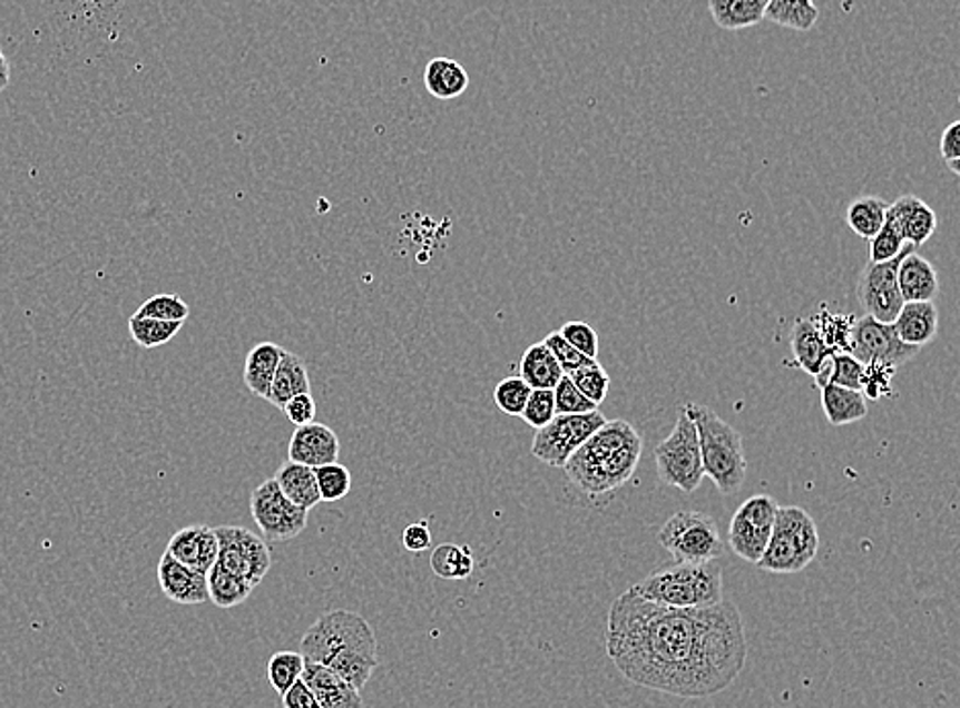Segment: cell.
Returning a JSON list of instances; mask_svg holds the SVG:
<instances>
[{"mask_svg": "<svg viewBox=\"0 0 960 708\" xmlns=\"http://www.w3.org/2000/svg\"><path fill=\"white\" fill-rule=\"evenodd\" d=\"M607 656L635 686L707 698L729 688L746 666L744 620L725 598L711 607L674 608L629 588L608 610Z\"/></svg>", "mask_w": 960, "mask_h": 708, "instance_id": "1", "label": "cell"}, {"mask_svg": "<svg viewBox=\"0 0 960 708\" xmlns=\"http://www.w3.org/2000/svg\"><path fill=\"white\" fill-rule=\"evenodd\" d=\"M302 656L336 671L354 688H365L380 666L378 637L369 620L351 610H332L305 631Z\"/></svg>", "mask_w": 960, "mask_h": 708, "instance_id": "2", "label": "cell"}, {"mask_svg": "<svg viewBox=\"0 0 960 708\" xmlns=\"http://www.w3.org/2000/svg\"><path fill=\"white\" fill-rule=\"evenodd\" d=\"M641 451L644 441L627 420H607L569 456L564 471L581 493L598 498L631 480Z\"/></svg>", "mask_w": 960, "mask_h": 708, "instance_id": "3", "label": "cell"}, {"mask_svg": "<svg viewBox=\"0 0 960 708\" xmlns=\"http://www.w3.org/2000/svg\"><path fill=\"white\" fill-rule=\"evenodd\" d=\"M683 407L695 422L703 473L723 495H735L744 488L747 475L742 434L707 405L686 404Z\"/></svg>", "mask_w": 960, "mask_h": 708, "instance_id": "4", "label": "cell"}, {"mask_svg": "<svg viewBox=\"0 0 960 708\" xmlns=\"http://www.w3.org/2000/svg\"><path fill=\"white\" fill-rule=\"evenodd\" d=\"M639 594L674 608H701L723 600V570L717 561L676 563L633 586Z\"/></svg>", "mask_w": 960, "mask_h": 708, "instance_id": "5", "label": "cell"}, {"mask_svg": "<svg viewBox=\"0 0 960 708\" xmlns=\"http://www.w3.org/2000/svg\"><path fill=\"white\" fill-rule=\"evenodd\" d=\"M817 551L820 532L807 510L778 507L771 541L756 566L771 573H799L817 557Z\"/></svg>", "mask_w": 960, "mask_h": 708, "instance_id": "6", "label": "cell"}, {"mask_svg": "<svg viewBox=\"0 0 960 708\" xmlns=\"http://www.w3.org/2000/svg\"><path fill=\"white\" fill-rule=\"evenodd\" d=\"M659 544L676 563H707L723 555L719 527L713 517L695 510H683L666 520L657 534Z\"/></svg>", "mask_w": 960, "mask_h": 708, "instance_id": "7", "label": "cell"}, {"mask_svg": "<svg viewBox=\"0 0 960 708\" xmlns=\"http://www.w3.org/2000/svg\"><path fill=\"white\" fill-rule=\"evenodd\" d=\"M656 468L662 483L678 488L684 493L696 492L705 478L695 422L684 412V407L678 410V420L670 434L657 444Z\"/></svg>", "mask_w": 960, "mask_h": 708, "instance_id": "8", "label": "cell"}, {"mask_svg": "<svg viewBox=\"0 0 960 708\" xmlns=\"http://www.w3.org/2000/svg\"><path fill=\"white\" fill-rule=\"evenodd\" d=\"M607 422L600 410L588 414H556L532 439L531 453L549 468L564 469L569 456Z\"/></svg>", "mask_w": 960, "mask_h": 708, "instance_id": "9", "label": "cell"}, {"mask_svg": "<svg viewBox=\"0 0 960 708\" xmlns=\"http://www.w3.org/2000/svg\"><path fill=\"white\" fill-rule=\"evenodd\" d=\"M251 512L266 543H285L300 537L310 519V512L290 502L273 478L251 493Z\"/></svg>", "mask_w": 960, "mask_h": 708, "instance_id": "10", "label": "cell"}, {"mask_svg": "<svg viewBox=\"0 0 960 708\" xmlns=\"http://www.w3.org/2000/svg\"><path fill=\"white\" fill-rule=\"evenodd\" d=\"M217 563L256 588L273 566L268 543L244 527H217Z\"/></svg>", "mask_w": 960, "mask_h": 708, "instance_id": "11", "label": "cell"}, {"mask_svg": "<svg viewBox=\"0 0 960 708\" xmlns=\"http://www.w3.org/2000/svg\"><path fill=\"white\" fill-rule=\"evenodd\" d=\"M920 351L922 348L901 341L893 324L876 322L871 316L859 317L852 324L848 353L856 356L862 365H889L898 368L910 363Z\"/></svg>", "mask_w": 960, "mask_h": 708, "instance_id": "12", "label": "cell"}, {"mask_svg": "<svg viewBox=\"0 0 960 708\" xmlns=\"http://www.w3.org/2000/svg\"><path fill=\"white\" fill-rule=\"evenodd\" d=\"M778 507L781 504L772 495L758 493L747 498L746 502L735 510L729 524V547L735 555L750 563H758L771 541Z\"/></svg>", "mask_w": 960, "mask_h": 708, "instance_id": "13", "label": "cell"}, {"mask_svg": "<svg viewBox=\"0 0 960 708\" xmlns=\"http://www.w3.org/2000/svg\"><path fill=\"white\" fill-rule=\"evenodd\" d=\"M911 250H915V246H911L908 242L905 248L895 258H891L886 263H869L862 268L859 285H856V295H859L860 305L864 307L866 316L874 317L876 322H883V324H893L901 305L905 304L901 293H899V263Z\"/></svg>", "mask_w": 960, "mask_h": 708, "instance_id": "14", "label": "cell"}, {"mask_svg": "<svg viewBox=\"0 0 960 708\" xmlns=\"http://www.w3.org/2000/svg\"><path fill=\"white\" fill-rule=\"evenodd\" d=\"M339 456H341V441H339V434L330 426L320 424L316 420L304 426H295L290 441V461L316 469L336 463Z\"/></svg>", "mask_w": 960, "mask_h": 708, "instance_id": "15", "label": "cell"}, {"mask_svg": "<svg viewBox=\"0 0 960 708\" xmlns=\"http://www.w3.org/2000/svg\"><path fill=\"white\" fill-rule=\"evenodd\" d=\"M217 551H219V544H217L215 529L205 524H193L180 529L166 544L168 555L175 557L178 563L205 576L217 563Z\"/></svg>", "mask_w": 960, "mask_h": 708, "instance_id": "16", "label": "cell"}, {"mask_svg": "<svg viewBox=\"0 0 960 708\" xmlns=\"http://www.w3.org/2000/svg\"><path fill=\"white\" fill-rule=\"evenodd\" d=\"M158 583L163 594L177 604H203L209 600L207 576L178 563L166 551L158 561Z\"/></svg>", "mask_w": 960, "mask_h": 708, "instance_id": "17", "label": "cell"}, {"mask_svg": "<svg viewBox=\"0 0 960 708\" xmlns=\"http://www.w3.org/2000/svg\"><path fill=\"white\" fill-rule=\"evenodd\" d=\"M302 680L310 686L322 708H363L361 690L322 663L305 659Z\"/></svg>", "mask_w": 960, "mask_h": 708, "instance_id": "18", "label": "cell"}, {"mask_svg": "<svg viewBox=\"0 0 960 708\" xmlns=\"http://www.w3.org/2000/svg\"><path fill=\"white\" fill-rule=\"evenodd\" d=\"M886 214L895 219L905 242H910L915 248L930 240L938 228L934 209L915 195L899 197L898 201L889 205Z\"/></svg>", "mask_w": 960, "mask_h": 708, "instance_id": "19", "label": "cell"}, {"mask_svg": "<svg viewBox=\"0 0 960 708\" xmlns=\"http://www.w3.org/2000/svg\"><path fill=\"white\" fill-rule=\"evenodd\" d=\"M898 285L903 302H934L940 292L934 265L915 250L905 254L899 263Z\"/></svg>", "mask_w": 960, "mask_h": 708, "instance_id": "20", "label": "cell"}, {"mask_svg": "<svg viewBox=\"0 0 960 708\" xmlns=\"http://www.w3.org/2000/svg\"><path fill=\"white\" fill-rule=\"evenodd\" d=\"M938 326L940 316L934 302H905L901 305L898 317L893 319V328L899 338L915 348H923L925 344L934 341Z\"/></svg>", "mask_w": 960, "mask_h": 708, "instance_id": "21", "label": "cell"}, {"mask_svg": "<svg viewBox=\"0 0 960 708\" xmlns=\"http://www.w3.org/2000/svg\"><path fill=\"white\" fill-rule=\"evenodd\" d=\"M310 392H312V380H310L304 358H300L297 354L290 353V351H283L275 377L271 383V390L266 395V402L275 405L278 410H283V405L287 404L291 397Z\"/></svg>", "mask_w": 960, "mask_h": 708, "instance_id": "22", "label": "cell"}, {"mask_svg": "<svg viewBox=\"0 0 960 708\" xmlns=\"http://www.w3.org/2000/svg\"><path fill=\"white\" fill-rule=\"evenodd\" d=\"M273 480L277 481L278 490L283 495L305 512L314 510L322 502L317 490L316 471L312 468L287 461L277 469Z\"/></svg>", "mask_w": 960, "mask_h": 708, "instance_id": "23", "label": "cell"}, {"mask_svg": "<svg viewBox=\"0 0 960 708\" xmlns=\"http://www.w3.org/2000/svg\"><path fill=\"white\" fill-rule=\"evenodd\" d=\"M791 351L795 356V363L803 368L807 375L815 377L822 371L823 363L834 353L815 328L811 319H796L793 332H791Z\"/></svg>", "mask_w": 960, "mask_h": 708, "instance_id": "24", "label": "cell"}, {"mask_svg": "<svg viewBox=\"0 0 960 708\" xmlns=\"http://www.w3.org/2000/svg\"><path fill=\"white\" fill-rule=\"evenodd\" d=\"M283 346H278L277 342H261L246 354V363H244V383L248 387V392L266 400L271 383L275 377Z\"/></svg>", "mask_w": 960, "mask_h": 708, "instance_id": "25", "label": "cell"}, {"mask_svg": "<svg viewBox=\"0 0 960 708\" xmlns=\"http://www.w3.org/2000/svg\"><path fill=\"white\" fill-rule=\"evenodd\" d=\"M823 414L832 426L854 424L869 414V400L859 390H848L834 383L822 387Z\"/></svg>", "mask_w": 960, "mask_h": 708, "instance_id": "26", "label": "cell"}, {"mask_svg": "<svg viewBox=\"0 0 960 708\" xmlns=\"http://www.w3.org/2000/svg\"><path fill=\"white\" fill-rule=\"evenodd\" d=\"M424 87L434 99L451 101L468 90V70L451 58H432L424 68Z\"/></svg>", "mask_w": 960, "mask_h": 708, "instance_id": "27", "label": "cell"}, {"mask_svg": "<svg viewBox=\"0 0 960 708\" xmlns=\"http://www.w3.org/2000/svg\"><path fill=\"white\" fill-rule=\"evenodd\" d=\"M771 0H708L713 21L725 31H742L764 21Z\"/></svg>", "mask_w": 960, "mask_h": 708, "instance_id": "28", "label": "cell"}, {"mask_svg": "<svg viewBox=\"0 0 960 708\" xmlns=\"http://www.w3.org/2000/svg\"><path fill=\"white\" fill-rule=\"evenodd\" d=\"M566 373L559 367L556 356L547 348L545 342H537L529 346L522 358H520V380L525 381L531 390H554L557 381Z\"/></svg>", "mask_w": 960, "mask_h": 708, "instance_id": "29", "label": "cell"}, {"mask_svg": "<svg viewBox=\"0 0 960 708\" xmlns=\"http://www.w3.org/2000/svg\"><path fill=\"white\" fill-rule=\"evenodd\" d=\"M764 19L784 29L811 31L820 21V9L813 0H771Z\"/></svg>", "mask_w": 960, "mask_h": 708, "instance_id": "30", "label": "cell"}, {"mask_svg": "<svg viewBox=\"0 0 960 708\" xmlns=\"http://www.w3.org/2000/svg\"><path fill=\"white\" fill-rule=\"evenodd\" d=\"M430 570L441 580L461 582L476 570V559L468 544L442 543L430 555Z\"/></svg>", "mask_w": 960, "mask_h": 708, "instance_id": "31", "label": "cell"}, {"mask_svg": "<svg viewBox=\"0 0 960 708\" xmlns=\"http://www.w3.org/2000/svg\"><path fill=\"white\" fill-rule=\"evenodd\" d=\"M886 209H889V203L883 201L881 197H872V195L856 197L846 207L848 228L862 240H871L876 236V232L883 228Z\"/></svg>", "mask_w": 960, "mask_h": 708, "instance_id": "32", "label": "cell"}, {"mask_svg": "<svg viewBox=\"0 0 960 708\" xmlns=\"http://www.w3.org/2000/svg\"><path fill=\"white\" fill-rule=\"evenodd\" d=\"M253 590L251 583L244 582L219 563H215L214 568L207 571V594L209 602H214L217 608L241 607L242 602H246L248 596L253 594Z\"/></svg>", "mask_w": 960, "mask_h": 708, "instance_id": "33", "label": "cell"}, {"mask_svg": "<svg viewBox=\"0 0 960 708\" xmlns=\"http://www.w3.org/2000/svg\"><path fill=\"white\" fill-rule=\"evenodd\" d=\"M862 380H864V365L850 353L830 354V358L823 363L822 371L815 375L817 387L834 383L840 387L859 390V392L862 390Z\"/></svg>", "mask_w": 960, "mask_h": 708, "instance_id": "34", "label": "cell"}, {"mask_svg": "<svg viewBox=\"0 0 960 708\" xmlns=\"http://www.w3.org/2000/svg\"><path fill=\"white\" fill-rule=\"evenodd\" d=\"M185 322H166L154 317H129V334L141 348H158L177 336Z\"/></svg>", "mask_w": 960, "mask_h": 708, "instance_id": "35", "label": "cell"}, {"mask_svg": "<svg viewBox=\"0 0 960 708\" xmlns=\"http://www.w3.org/2000/svg\"><path fill=\"white\" fill-rule=\"evenodd\" d=\"M305 658L300 651H277L266 661V678L278 696L285 695L302 678Z\"/></svg>", "mask_w": 960, "mask_h": 708, "instance_id": "36", "label": "cell"}, {"mask_svg": "<svg viewBox=\"0 0 960 708\" xmlns=\"http://www.w3.org/2000/svg\"><path fill=\"white\" fill-rule=\"evenodd\" d=\"M314 471H316L317 490L322 502H339L351 492L353 475L349 468H344L339 461L316 468Z\"/></svg>", "mask_w": 960, "mask_h": 708, "instance_id": "37", "label": "cell"}, {"mask_svg": "<svg viewBox=\"0 0 960 708\" xmlns=\"http://www.w3.org/2000/svg\"><path fill=\"white\" fill-rule=\"evenodd\" d=\"M134 316L154 317L166 322H185L189 317V305L177 293H160L139 305Z\"/></svg>", "mask_w": 960, "mask_h": 708, "instance_id": "38", "label": "cell"}, {"mask_svg": "<svg viewBox=\"0 0 960 708\" xmlns=\"http://www.w3.org/2000/svg\"><path fill=\"white\" fill-rule=\"evenodd\" d=\"M568 377L584 393V397H588L592 404L600 405L607 400L610 377L598 361L588 367H581L569 373Z\"/></svg>", "mask_w": 960, "mask_h": 708, "instance_id": "39", "label": "cell"}, {"mask_svg": "<svg viewBox=\"0 0 960 708\" xmlns=\"http://www.w3.org/2000/svg\"><path fill=\"white\" fill-rule=\"evenodd\" d=\"M869 242H871V263H886L895 258L908 244L895 219L889 214L884 217L883 228L879 229L876 236Z\"/></svg>", "mask_w": 960, "mask_h": 708, "instance_id": "40", "label": "cell"}, {"mask_svg": "<svg viewBox=\"0 0 960 708\" xmlns=\"http://www.w3.org/2000/svg\"><path fill=\"white\" fill-rule=\"evenodd\" d=\"M529 395H531V387L525 381L520 377H506L496 385L493 402L508 416H520Z\"/></svg>", "mask_w": 960, "mask_h": 708, "instance_id": "41", "label": "cell"}, {"mask_svg": "<svg viewBox=\"0 0 960 708\" xmlns=\"http://www.w3.org/2000/svg\"><path fill=\"white\" fill-rule=\"evenodd\" d=\"M823 322L811 319L815 324V328L820 330L825 344L834 351V353H848V344H850V332L854 317L837 316V314H827L822 309Z\"/></svg>", "mask_w": 960, "mask_h": 708, "instance_id": "42", "label": "cell"}, {"mask_svg": "<svg viewBox=\"0 0 960 708\" xmlns=\"http://www.w3.org/2000/svg\"><path fill=\"white\" fill-rule=\"evenodd\" d=\"M554 400H556V414H588L598 410V405L592 404L588 397H584V393L571 383L568 375L557 381L554 387Z\"/></svg>", "mask_w": 960, "mask_h": 708, "instance_id": "43", "label": "cell"}, {"mask_svg": "<svg viewBox=\"0 0 960 708\" xmlns=\"http://www.w3.org/2000/svg\"><path fill=\"white\" fill-rule=\"evenodd\" d=\"M556 416V400H554V390H531V395L527 400V405L522 410L520 417L535 429H543L545 424H549Z\"/></svg>", "mask_w": 960, "mask_h": 708, "instance_id": "44", "label": "cell"}, {"mask_svg": "<svg viewBox=\"0 0 960 708\" xmlns=\"http://www.w3.org/2000/svg\"><path fill=\"white\" fill-rule=\"evenodd\" d=\"M559 334L578 351V353L598 361V351H600V338L596 334V330L586 324V322H568L564 324Z\"/></svg>", "mask_w": 960, "mask_h": 708, "instance_id": "45", "label": "cell"}, {"mask_svg": "<svg viewBox=\"0 0 960 708\" xmlns=\"http://www.w3.org/2000/svg\"><path fill=\"white\" fill-rule=\"evenodd\" d=\"M545 344H547V348L551 351V354L556 356L557 363H559V367L561 371L569 375V373H574V371H578L581 367H588V365H592L596 361L592 358H588V356H584V354L578 353L571 344H569L559 332H551L549 336H545Z\"/></svg>", "mask_w": 960, "mask_h": 708, "instance_id": "46", "label": "cell"}, {"mask_svg": "<svg viewBox=\"0 0 960 708\" xmlns=\"http://www.w3.org/2000/svg\"><path fill=\"white\" fill-rule=\"evenodd\" d=\"M895 375V368L889 365H864V380H862V395L866 400H881L886 393H891V377Z\"/></svg>", "mask_w": 960, "mask_h": 708, "instance_id": "47", "label": "cell"}, {"mask_svg": "<svg viewBox=\"0 0 960 708\" xmlns=\"http://www.w3.org/2000/svg\"><path fill=\"white\" fill-rule=\"evenodd\" d=\"M281 412H285L291 424L304 426V424H310L316 420V400L312 397V393H300V395L291 397L290 402L283 405Z\"/></svg>", "mask_w": 960, "mask_h": 708, "instance_id": "48", "label": "cell"}, {"mask_svg": "<svg viewBox=\"0 0 960 708\" xmlns=\"http://www.w3.org/2000/svg\"><path fill=\"white\" fill-rule=\"evenodd\" d=\"M960 121H952L950 126L942 131V138H940V154H942V158H944V163H947L948 168H950V173L952 175H960Z\"/></svg>", "mask_w": 960, "mask_h": 708, "instance_id": "49", "label": "cell"}, {"mask_svg": "<svg viewBox=\"0 0 960 708\" xmlns=\"http://www.w3.org/2000/svg\"><path fill=\"white\" fill-rule=\"evenodd\" d=\"M402 543L410 553H422V551L430 549L432 534H430L429 522L420 520V522H412L410 527H405Z\"/></svg>", "mask_w": 960, "mask_h": 708, "instance_id": "50", "label": "cell"}, {"mask_svg": "<svg viewBox=\"0 0 960 708\" xmlns=\"http://www.w3.org/2000/svg\"><path fill=\"white\" fill-rule=\"evenodd\" d=\"M281 700H283L285 708H322L316 696L302 678L293 684L285 695L281 696Z\"/></svg>", "mask_w": 960, "mask_h": 708, "instance_id": "51", "label": "cell"}, {"mask_svg": "<svg viewBox=\"0 0 960 708\" xmlns=\"http://www.w3.org/2000/svg\"><path fill=\"white\" fill-rule=\"evenodd\" d=\"M11 85V63L7 60L4 51L0 50V92Z\"/></svg>", "mask_w": 960, "mask_h": 708, "instance_id": "52", "label": "cell"}]
</instances>
